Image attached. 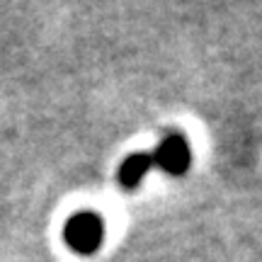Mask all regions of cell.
I'll use <instances>...</instances> for the list:
<instances>
[{"instance_id": "obj_1", "label": "cell", "mask_w": 262, "mask_h": 262, "mask_svg": "<svg viewBox=\"0 0 262 262\" xmlns=\"http://www.w3.org/2000/svg\"><path fill=\"white\" fill-rule=\"evenodd\" d=\"M66 243L73 248L75 253L80 255H90L95 253L104 238V224L102 219L93 211H80L75 214L68 224H66Z\"/></svg>"}, {"instance_id": "obj_2", "label": "cell", "mask_w": 262, "mask_h": 262, "mask_svg": "<svg viewBox=\"0 0 262 262\" xmlns=\"http://www.w3.org/2000/svg\"><path fill=\"white\" fill-rule=\"evenodd\" d=\"M150 158H153V168L165 170L170 175H185L189 163H192L187 141L182 139L180 134H168L165 139L160 141L156 153H150Z\"/></svg>"}, {"instance_id": "obj_3", "label": "cell", "mask_w": 262, "mask_h": 262, "mask_svg": "<svg viewBox=\"0 0 262 262\" xmlns=\"http://www.w3.org/2000/svg\"><path fill=\"white\" fill-rule=\"evenodd\" d=\"M150 168H153L150 153H134V156H129V158L122 163V168H119V182H122V187L134 189L136 185H141L143 175H146Z\"/></svg>"}]
</instances>
